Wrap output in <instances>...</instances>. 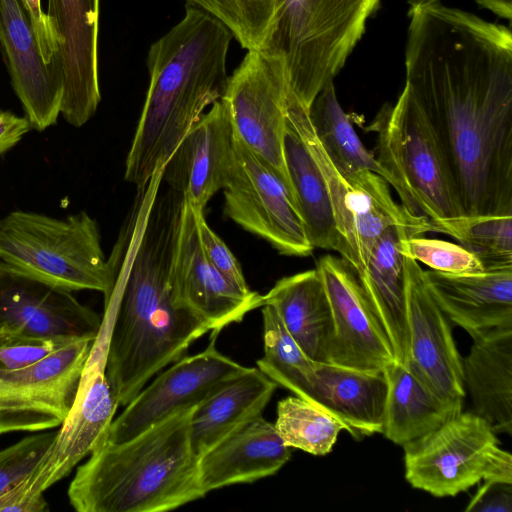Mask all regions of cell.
<instances>
[{
  "label": "cell",
  "instance_id": "22",
  "mask_svg": "<svg viewBox=\"0 0 512 512\" xmlns=\"http://www.w3.org/2000/svg\"><path fill=\"white\" fill-rule=\"evenodd\" d=\"M427 287L450 322L470 337L512 328V265L476 273L424 270Z\"/></svg>",
  "mask_w": 512,
  "mask_h": 512
},
{
  "label": "cell",
  "instance_id": "12",
  "mask_svg": "<svg viewBox=\"0 0 512 512\" xmlns=\"http://www.w3.org/2000/svg\"><path fill=\"white\" fill-rule=\"evenodd\" d=\"M95 340L76 339L29 366L0 372V435L60 426Z\"/></svg>",
  "mask_w": 512,
  "mask_h": 512
},
{
  "label": "cell",
  "instance_id": "30",
  "mask_svg": "<svg viewBox=\"0 0 512 512\" xmlns=\"http://www.w3.org/2000/svg\"><path fill=\"white\" fill-rule=\"evenodd\" d=\"M284 160L310 243L314 249L338 252L339 236L324 178L287 115Z\"/></svg>",
  "mask_w": 512,
  "mask_h": 512
},
{
  "label": "cell",
  "instance_id": "1",
  "mask_svg": "<svg viewBox=\"0 0 512 512\" xmlns=\"http://www.w3.org/2000/svg\"><path fill=\"white\" fill-rule=\"evenodd\" d=\"M404 88L446 159L464 215H512L510 28L440 2L411 6Z\"/></svg>",
  "mask_w": 512,
  "mask_h": 512
},
{
  "label": "cell",
  "instance_id": "16",
  "mask_svg": "<svg viewBox=\"0 0 512 512\" xmlns=\"http://www.w3.org/2000/svg\"><path fill=\"white\" fill-rule=\"evenodd\" d=\"M316 269L332 317L328 362L364 371H384L396 359L357 274L342 258L333 255L321 257Z\"/></svg>",
  "mask_w": 512,
  "mask_h": 512
},
{
  "label": "cell",
  "instance_id": "38",
  "mask_svg": "<svg viewBox=\"0 0 512 512\" xmlns=\"http://www.w3.org/2000/svg\"><path fill=\"white\" fill-rule=\"evenodd\" d=\"M76 339L36 338L0 331V372L29 366Z\"/></svg>",
  "mask_w": 512,
  "mask_h": 512
},
{
  "label": "cell",
  "instance_id": "28",
  "mask_svg": "<svg viewBox=\"0 0 512 512\" xmlns=\"http://www.w3.org/2000/svg\"><path fill=\"white\" fill-rule=\"evenodd\" d=\"M277 386L258 368L247 367L198 404L190 420V440L196 456L199 458L235 429L262 415Z\"/></svg>",
  "mask_w": 512,
  "mask_h": 512
},
{
  "label": "cell",
  "instance_id": "19",
  "mask_svg": "<svg viewBox=\"0 0 512 512\" xmlns=\"http://www.w3.org/2000/svg\"><path fill=\"white\" fill-rule=\"evenodd\" d=\"M99 4L100 0H48L46 13L60 43L56 62L64 84L60 114L74 127L90 120L101 100Z\"/></svg>",
  "mask_w": 512,
  "mask_h": 512
},
{
  "label": "cell",
  "instance_id": "7",
  "mask_svg": "<svg viewBox=\"0 0 512 512\" xmlns=\"http://www.w3.org/2000/svg\"><path fill=\"white\" fill-rule=\"evenodd\" d=\"M287 119L303 139L324 178L339 236L341 258L359 275L381 234L391 226L431 231L430 220L410 213L391 196L389 183L372 171L341 172L318 140L308 109L289 90Z\"/></svg>",
  "mask_w": 512,
  "mask_h": 512
},
{
  "label": "cell",
  "instance_id": "29",
  "mask_svg": "<svg viewBox=\"0 0 512 512\" xmlns=\"http://www.w3.org/2000/svg\"><path fill=\"white\" fill-rule=\"evenodd\" d=\"M385 374L388 392L382 434L399 446L404 447L463 411L438 398L396 360Z\"/></svg>",
  "mask_w": 512,
  "mask_h": 512
},
{
  "label": "cell",
  "instance_id": "8",
  "mask_svg": "<svg viewBox=\"0 0 512 512\" xmlns=\"http://www.w3.org/2000/svg\"><path fill=\"white\" fill-rule=\"evenodd\" d=\"M377 135V159L399 183L405 208L430 221L464 215L444 154L422 110L403 88L368 127Z\"/></svg>",
  "mask_w": 512,
  "mask_h": 512
},
{
  "label": "cell",
  "instance_id": "39",
  "mask_svg": "<svg viewBox=\"0 0 512 512\" xmlns=\"http://www.w3.org/2000/svg\"><path fill=\"white\" fill-rule=\"evenodd\" d=\"M196 224L200 244L208 261L237 288L245 292L251 291L237 258L208 225L204 213L196 212Z\"/></svg>",
  "mask_w": 512,
  "mask_h": 512
},
{
  "label": "cell",
  "instance_id": "3",
  "mask_svg": "<svg viewBox=\"0 0 512 512\" xmlns=\"http://www.w3.org/2000/svg\"><path fill=\"white\" fill-rule=\"evenodd\" d=\"M231 32L192 5L148 51L150 83L125 161L136 189L164 168L206 108L221 100L229 80Z\"/></svg>",
  "mask_w": 512,
  "mask_h": 512
},
{
  "label": "cell",
  "instance_id": "20",
  "mask_svg": "<svg viewBox=\"0 0 512 512\" xmlns=\"http://www.w3.org/2000/svg\"><path fill=\"white\" fill-rule=\"evenodd\" d=\"M234 133L219 100L183 138L163 172L162 182L178 192L197 212L226 185L233 162Z\"/></svg>",
  "mask_w": 512,
  "mask_h": 512
},
{
  "label": "cell",
  "instance_id": "2",
  "mask_svg": "<svg viewBox=\"0 0 512 512\" xmlns=\"http://www.w3.org/2000/svg\"><path fill=\"white\" fill-rule=\"evenodd\" d=\"M163 172L136 189L111 257V286L105 295L110 319L102 320L105 375L119 402L127 405L160 370L184 357L210 332L175 305L171 271L183 196L161 190Z\"/></svg>",
  "mask_w": 512,
  "mask_h": 512
},
{
  "label": "cell",
  "instance_id": "27",
  "mask_svg": "<svg viewBox=\"0 0 512 512\" xmlns=\"http://www.w3.org/2000/svg\"><path fill=\"white\" fill-rule=\"evenodd\" d=\"M263 299L264 305L276 311L286 330L313 361H329L332 317L316 268L279 279Z\"/></svg>",
  "mask_w": 512,
  "mask_h": 512
},
{
  "label": "cell",
  "instance_id": "25",
  "mask_svg": "<svg viewBox=\"0 0 512 512\" xmlns=\"http://www.w3.org/2000/svg\"><path fill=\"white\" fill-rule=\"evenodd\" d=\"M462 359L463 381L473 413L495 433L512 432V328L495 329L472 339Z\"/></svg>",
  "mask_w": 512,
  "mask_h": 512
},
{
  "label": "cell",
  "instance_id": "36",
  "mask_svg": "<svg viewBox=\"0 0 512 512\" xmlns=\"http://www.w3.org/2000/svg\"><path fill=\"white\" fill-rule=\"evenodd\" d=\"M401 254L423 263L431 270L452 273H476L485 268L480 260L460 244L444 240L411 236L399 242Z\"/></svg>",
  "mask_w": 512,
  "mask_h": 512
},
{
  "label": "cell",
  "instance_id": "15",
  "mask_svg": "<svg viewBox=\"0 0 512 512\" xmlns=\"http://www.w3.org/2000/svg\"><path fill=\"white\" fill-rule=\"evenodd\" d=\"M216 336L213 334L203 351L180 358L143 387L112 421L106 441H126L171 414L200 404L218 387L244 372L247 367L217 350Z\"/></svg>",
  "mask_w": 512,
  "mask_h": 512
},
{
  "label": "cell",
  "instance_id": "34",
  "mask_svg": "<svg viewBox=\"0 0 512 512\" xmlns=\"http://www.w3.org/2000/svg\"><path fill=\"white\" fill-rule=\"evenodd\" d=\"M430 225L431 231L455 238L484 268L512 265V215H462Z\"/></svg>",
  "mask_w": 512,
  "mask_h": 512
},
{
  "label": "cell",
  "instance_id": "41",
  "mask_svg": "<svg viewBox=\"0 0 512 512\" xmlns=\"http://www.w3.org/2000/svg\"><path fill=\"white\" fill-rule=\"evenodd\" d=\"M465 511L511 512L512 483L484 481Z\"/></svg>",
  "mask_w": 512,
  "mask_h": 512
},
{
  "label": "cell",
  "instance_id": "23",
  "mask_svg": "<svg viewBox=\"0 0 512 512\" xmlns=\"http://www.w3.org/2000/svg\"><path fill=\"white\" fill-rule=\"evenodd\" d=\"M290 457V447L275 425L259 415L199 457L200 484L207 494L233 484L251 483L277 473Z\"/></svg>",
  "mask_w": 512,
  "mask_h": 512
},
{
  "label": "cell",
  "instance_id": "9",
  "mask_svg": "<svg viewBox=\"0 0 512 512\" xmlns=\"http://www.w3.org/2000/svg\"><path fill=\"white\" fill-rule=\"evenodd\" d=\"M405 478L435 497H454L481 481L512 483V456L473 412L452 416L404 447Z\"/></svg>",
  "mask_w": 512,
  "mask_h": 512
},
{
  "label": "cell",
  "instance_id": "31",
  "mask_svg": "<svg viewBox=\"0 0 512 512\" xmlns=\"http://www.w3.org/2000/svg\"><path fill=\"white\" fill-rule=\"evenodd\" d=\"M308 114L318 140L341 172L366 170L380 175L395 189L405 207L406 198L403 190L377 157L362 143L349 116L338 101L333 81L320 90Z\"/></svg>",
  "mask_w": 512,
  "mask_h": 512
},
{
  "label": "cell",
  "instance_id": "35",
  "mask_svg": "<svg viewBox=\"0 0 512 512\" xmlns=\"http://www.w3.org/2000/svg\"><path fill=\"white\" fill-rule=\"evenodd\" d=\"M222 23L242 48L261 51L268 41L282 0H186Z\"/></svg>",
  "mask_w": 512,
  "mask_h": 512
},
{
  "label": "cell",
  "instance_id": "42",
  "mask_svg": "<svg viewBox=\"0 0 512 512\" xmlns=\"http://www.w3.org/2000/svg\"><path fill=\"white\" fill-rule=\"evenodd\" d=\"M28 119L0 109V154L12 148L30 129Z\"/></svg>",
  "mask_w": 512,
  "mask_h": 512
},
{
  "label": "cell",
  "instance_id": "32",
  "mask_svg": "<svg viewBox=\"0 0 512 512\" xmlns=\"http://www.w3.org/2000/svg\"><path fill=\"white\" fill-rule=\"evenodd\" d=\"M264 355L257 368L280 385L312 404L315 368L313 361L284 327L276 311L262 306Z\"/></svg>",
  "mask_w": 512,
  "mask_h": 512
},
{
  "label": "cell",
  "instance_id": "18",
  "mask_svg": "<svg viewBox=\"0 0 512 512\" xmlns=\"http://www.w3.org/2000/svg\"><path fill=\"white\" fill-rule=\"evenodd\" d=\"M102 320L72 291L0 260V331L36 338L93 339Z\"/></svg>",
  "mask_w": 512,
  "mask_h": 512
},
{
  "label": "cell",
  "instance_id": "26",
  "mask_svg": "<svg viewBox=\"0 0 512 512\" xmlns=\"http://www.w3.org/2000/svg\"><path fill=\"white\" fill-rule=\"evenodd\" d=\"M422 233L414 228L391 226L375 242L367 264L357 275L389 337L396 361L405 365L408 349L402 238Z\"/></svg>",
  "mask_w": 512,
  "mask_h": 512
},
{
  "label": "cell",
  "instance_id": "37",
  "mask_svg": "<svg viewBox=\"0 0 512 512\" xmlns=\"http://www.w3.org/2000/svg\"><path fill=\"white\" fill-rule=\"evenodd\" d=\"M55 436L56 432L31 435L0 451V497L35 470Z\"/></svg>",
  "mask_w": 512,
  "mask_h": 512
},
{
  "label": "cell",
  "instance_id": "5",
  "mask_svg": "<svg viewBox=\"0 0 512 512\" xmlns=\"http://www.w3.org/2000/svg\"><path fill=\"white\" fill-rule=\"evenodd\" d=\"M380 0H282L262 52L281 60L292 93L308 110L361 39Z\"/></svg>",
  "mask_w": 512,
  "mask_h": 512
},
{
  "label": "cell",
  "instance_id": "13",
  "mask_svg": "<svg viewBox=\"0 0 512 512\" xmlns=\"http://www.w3.org/2000/svg\"><path fill=\"white\" fill-rule=\"evenodd\" d=\"M289 90L279 58L262 51H247L229 76L221 101L234 136L275 169L291 187L284 160Z\"/></svg>",
  "mask_w": 512,
  "mask_h": 512
},
{
  "label": "cell",
  "instance_id": "6",
  "mask_svg": "<svg viewBox=\"0 0 512 512\" xmlns=\"http://www.w3.org/2000/svg\"><path fill=\"white\" fill-rule=\"evenodd\" d=\"M0 260L70 291L111 286L97 222L86 212L65 218L13 211L0 220Z\"/></svg>",
  "mask_w": 512,
  "mask_h": 512
},
{
  "label": "cell",
  "instance_id": "10",
  "mask_svg": "<svg viewBox=\"0 0 512 512\" xmlns=\"http://www.w3.org/2000/svg\"><path fill=\"white\" fill-rule=\"evenodd\" d=\"M118 406L105 375V359L90 354L72 407L53 443L35 470L7 493L8 504L21 512L47 511L44 491L106 442Z\"/></svg>",
  "mask_w": 512,
  "mask_h": 512
},
{
  "label": "cell",
  "instance_id": "11",
  "mask_svg": "<svg viewBox=\"0 0 512 512\" xmlns=\"http://www.w3.org/2000/svg\"><path fill=\"white\" fill-rule=\"evenodd\" d=\"M224 191V214L266 240L280 254L309 256L310 243L292 188L234 136L233 162Z\"/></svg>",
  "mask_w": 512,
  "mask_h": 512
},
{
  "label": "cell",
  "instance_id": "43",
  "mask_svg": "<svg viewBox=\"0 0 512 512\" xmlns=\"http://www.w3.org/2000/svg\"><path fill=\"white\" fill-rule=\"evenodd\" d=\"M410 6H419V5H426L431 4L435 2H440V0H408Z\"/></svg>",
  "mask_w": 512,
  "mask_h": 512
},
{
  "label": "cell",
  "instance_id": "21",
  "mask_svg": "<svg viewBox=\"0 0 512 512\" xmlns=\"http://www.w3.org/2000/svg\"><path fill=\"white\" fill-rule=\"evenodd\" d=\"M0 52L30 126L54 125L61 111L64 84L44 63L21 0H0Z\"/></svg>",
  "mask_w": 512,
  "mask_h": 512
},
{
  "label": "cell",
  "instance_id": "4",
  "mask_svg": "<svg viewBox=\"0 0 512 512\" xmlns=\"http://www.w3.org/2000/svg\"><path fill=\"white\" fill-rule=\"evenodd\" d=\"M196 406L93 451L69 485L71 506L79 512H162L203 498L190 440Z\"/></svg>",
  "mask_w": 512,
  "mask_h": 512
},
{
  "label": "cell",
  "instance_id": "14",
  "mask_svg": "<svg viewBox=\"0 0 512 512\" xmlns=\"http://www.w3.org/2000/svg\"><path fill=\"white\" fill-rule=\"evenodd\" d=\"M404 277L408 329L405 365L438 398L462 409L466 396L462 358L451 322L432 297L418 262L405 257Z\"/></svg>",
  "mask_w": 512,
  "mask_h": 512
},
{
  "label": "cell",
  "instance_id": "17",
  "mask_svg": "<svg viewBox=\"0 0 512 512\" xmlns=\"http://www.w3.org/2000/svg\"><path fill=\"white\" fill-rule=\"evenodd\" d=\"M171 285L175 305L199 318L215 335L264 305L263 295L240 290L208 261L199 240L196 212L184 198Z\"/></svg>",
  "mask_w": 512,
  "mask_h": 512
},
{
  "label": "cell",
  "instance_id": "33",
  "mask_svg": "<svg viewBox=\"0 0 512 512\" xmlns=\"http://www.w3.org/2000/svg\"><path fill=\"white\" fill-rule=\"evenodd\" d=\"M274 425L288 447L315 456L330 453L340 432L346 430L328 412L295 395L278 402Z\"/></svg>",
  "mask_w": 512,
  "mask_h": 512
},
{
  "label": "cell",
  "instance_id": "40",
  "mask_svg": "<svg viewBox=\"0 0 512 512\" xmlns=\"http://www.w3.org/2000/svg\"><path fill=\"white\" fill-rule=\"evenodd\" d=\"M21 2L32 24L44 63L50 65L61 76L56 65L60 51L59 39L50 18L42 9L41 0H21Z\"/></svg>",
  "mask_w": 512,
  "mask_h": 512
},
{
  "label": "cell",
  "instance_id": "24",
  "mask_svg": "<svg viewBox=\"0 0 512 512\" xmlns=\"http://www.w3.org/2000/svg\"><path fill=\"white\" fill-rule=\"evenodd\" d=\"M388 392L384 371L317 363L314 405L342 422L354 437L382 433Z\"/></svg>",
  "mask_w": 512,
  "mask_h": 512
}]
</instances>
